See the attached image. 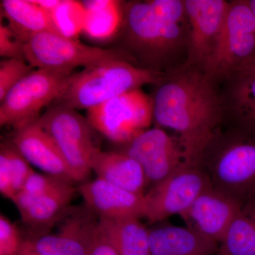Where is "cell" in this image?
<instances>
[{"label":"cell","instance_id":"6da1fadb","mask_svg":"<svg viewBox=\"0 0 255 255\" xmlns=\"http://www.w3.org/2000/svg\"><path fill=\"white\" fill-rule=\"evenodd\" d=\"M209 79L196 72L177 74L153 99V119L179 135L188 164H198L221 121V104Z\"/></svg>","mask_w":255,"mask_h":255},{"label":"cell","instance_id":"7a4b0ae2","mask_svg":"<svg viewBox=\"0 0 255 255\" xmlns=\"http://www.w3.org/2000/svg\"><path fill=\"white\" fill-rule=\"evenodd\" d=\"M184 1H134L124 8L126 44L146 64L157 67L182 41Z\"/></svg>","mask_w":255,"mask_h":255},{"label":"cell","instance_id":"3957f363","mask_svg":"<svg viewBox=\"0 0 255 255\" xmlns=\"http://www.w3.org/2000/svg\"><path fill=\"white\" fill-rule=\"evenodd\" d=\"M160 79L155 70L135 66L126 59L105 62L76 73L55 105L73 110H90Z\"/></svg>","mask_w":255,"mask_h":255},{"label":"cell","instance_id":"277c9868","mask_svg":"<svg viewBox=\"0 0 255 255\" xmlns=\"http://www.w3.org/2000/svg\"><path fill=\"white\" fill-rule=\"evenodd\" d=\"M76 73L39 68L32 70L4 97L0 105V125L14 130L36 122L40 112L63 95Z\"/></svg>","mask_w":255,"mask_h":255},{"label":"cell","instance_id":"5b68a950","mask_svg":"<svg viewBox=\"0 0 255 255\" xmlns=\"http://www.w3.org/2000/svg\"><path fill=\"white\" fill-rule=\"evenodd\" d=\"M37 122L58 146L73 182L85 181L92 170V157L98 148L87 119L73 109L55 105Z\"/></svg>","mask_w":255,"mask_h":255},{"label":"cell","instance_id":"8992f818","mask_svg":"<svg viewBox=\"0 0 255 255\" xmlns=\"http://www.w3.org/2000/svg\"><path fill=\"white\" fill-rule=\"evenodd\" d=\"M153 110V99L136 89L87 110V119L109 140L127 144L148 129Z\"/></svg>","mask_w":255,"mask_h":255},{"label":"cell","instance_id":"52a82bcc","mask_svg":"<svg viewBox=\"0 0 255 255\" xmlns=\"http://www.w3.org/2000/svg\"><path fill=\"white\" fill-rule=\"evenodd\" d=\"M255 57V17L248 1L231 3L217 44L204 65L206 76L239 72Z\"/></svg>","mask_w":255,"mask_h":255},{"label":"cell","instance_id":"ba28073f","mask_svg":"<svg viewBox=\"0 0 255 255\" xmlns=\"http://www.w3.org/2000/svg\"><path fill=\"white\" fill-rule=\"evenodd\" d=\"M25 60L33 68L74 71L111 61L125 59L114 49L87 46L76 39L48 31L32 37L24 43Z\"/></svg>","mask_w":255,"mask_h":255},{"label":"cell","instance_id":"9c48e42d","mask_svg":"<svg viewBox=\"0 0 255 255\" xmlns=\"http://www.w3.org/2000/svg\"><path fill=\"white\" fill-rule=\"evenodd\" d=\"M212 186L209 174L198 164H184L144 194V218L153 224L173 215L181 216Z\"/></svg>","mask_w":255,"mask_h":255},{"label":"cell","instance_id":"30bf717a","mask_svg":"<svg viewBox=\"0 0 255 255\" xmlns=\"http://www.w3.org/2000/svg\"><path fill=\"white\" fill-rule=\"evenodd\" d=\"M100 217L85 204L69 207L46 232L24 241L41 255H89L99 228Z\"/></svg>","mask_w":255,"mask_h":255},{"label":"cell","instance_id":"8fae6325","mask_svg":"<svg viewBox=\"0 0 255 255\" xmlns=\"http://www.w3.org/2000/svg\"><path fill=\"white\" fill-rule=\"evenodd\" d=\"M213 185L243 203L255 192V132L237 137L215 159Z\"/></svg>","mask_w":255,"mask_h":255},{"label":"cell","instance_id":"7c38bea8","mask_svg":"<svg viewBox=\"0 0 255 255\" xmlns=\"http://www.w3.org/2000/svg\"><path fill=\"white\" fill-rule=\"evenodd\" d=\"M123 152L141 165L147 185L152 187L188 164L178 137L159 128L144 130L127 143Z\"/></svg>","mask_w":255,"mask_h":255},{"label":"cell","instance_id":"4fadbf2b","mask_svg":"<svg viewBox=\"0 0 255 255\" xmlns=\"http://www.w3.org/2000/svg\"><path fill=\"white\" fill-rule=\"evenodd\" d=\"M243 202L214 185L196 198L181 217L187 227L220 244Z\"/></svg>","mask_w":255,"mask_h":255},{"label":"cell","instance_id":"5bb4252c","mask_svg":"<svg viewBox=\"0 0 255 255\" xmlns=\"http://www.w3.org/2000/svg\"><path fill=\"white\" fill-rule=\"evenodd\" d=\"M184 4L190 24L191 60L204 67L214 53L231 3L223 0H186Z\"/></svg>","mask_w":255,"mask_h":255},{"label":"cell","instance_id":"9a60e30c","mask_svg":"<svg viewBox=\"0 0 255 255\" xmlns=\"http://www.w3.org/2000/svg\"><path fill=\"white\" fill-rule=\"evenodd\" d=\"M85 204L100 218L144 217V194H135L97 178L78 188Z\"/></svg>","mask_w":255,"mask_h":255},{"label":"cell","instance_id":"2e32d148","mask_svg":"<svg viewBox=\"0 0 255 255\" xmlns=\"http://www.w3.org/2000/svg\"><path fill=\"white\" fill-rule=\"evenodd\" d=\"M11 141L29 164L47 174L74 183L58 146L37 120L15 130Z\"/></svg>","mask_w":255,"mask_h":255},{"label":"cell","instance_id":"e0dca14e","mask_svg":"<svg viewBox=\"0 0 255 255\" xmlns=\"http://www.w3.org/2000/svg\"><path fill=\"white\" fill-rule=\"evenodd\" d=\"M92 169L102 179L135 194H145L147 185L141 165L123 151H102L97 148L92 161Z\"/></svg>","mask_w":255,"mask_h":255},{"label":"cell","instance_id":"ac0fdd59","mask_svg":"<svg viewBox=\"0 0 255 255\" xmlns=\"http://www.w3.org/2000/svg\"><path fill=\"white\" fill-rule=\"evenodd\" d=\"M150 255H213L219 244L190 228L164 226L149 229Z\"/></svg>","mask_w":255,"mask_h":255},{"label":"cell","instance_id":"d6986e66","mask_svg":"<svg viewBox=\"0 0 255 255\" xmlns=\"http://www.w3.org/2000/svg\"><path fill=\"white\" fill-rule=\"evenodd\" d=\"M1 13L7 19L9 27L24 43L39 33H58L50 13L33 0H2Z\"/></svg>","mask_w":255,"mask_h":255},{"label":"cell","instance_id":"ffe728a7","mask_svg":"<svg viewBox=\"0 0 255 255\" xmlns=\"http://www.w3.org/2000/svg\"><path fill=\"white\" fill-rule=\"evenodd\" d=\"M99 228L112 242L119 255H150V231L138 218H100Z\"/></svg>","mask_w":255,"mask_h":255},{"label":"cell","instance_id":"44dd1931","mask_svg":"<svg viewBox=\"0 0 255 255\" xmlns=\"http://www.w3.org/2000/svg\"><path fill=\"white\" fill-rule=\"evenodd\" d=\"M72 184L65 183L33 201L31 205L20 213L23 223L33 229L40 230L41 232L36 235L53 227L70 207V202L75 193Z\"/></svg>","mask_w":255,"mask_h":255},{"label":"cell","instance_id":"7402d4cb","mask_svg":"<svg viewBox=\"0 0 255 255\" xmlns=\"http://www.w3.org/2000/svg\"><path fill=\"white\" fill-rule=\"evenodd\" d=\"M85 9L83 33L97 41H107L117 35L123 26L124 8L116 0L82 1Z\"/></svg>","mask_w":255,"mask_h":255},{"label":"cell","instance_id":"603a6c76","mask_svg":"<svg viewBox=\"0 0 255 255\" xmlns=\"http://www.w3.org/2000/svg\"><path fill=\"white\" fill-rule=\"evenodd\" d=\"M217 255H255V197L243 203L220 243Z\"/></svg>","mask_w":255,"mask_h":255},{"label":"cell","instance_id":"cb8c5ba5","mask_svg":"<svg viewBox=\"0 0 255 255\" xmlns=\"http://www.w3.org/2000/svg\"><path fill=\"white\" fill-rule=\"evenodd\" d=\"M233 91L235 110L248 130L255 132V73L238 72Z\"/></svg>","mask_w":255,"mask_h":255},{"label":"cell","instance_id":"d4e9b609","mask_svg":"<svg viewBox=\"0 0 255 255\" xmlns=\"http://www.w3.org/2000/svg\"><path fill=\"white\" fill-rule=\"evenodd\" d=\"M50 15L57 31L62 36L75 39L83 33L85 9L82 1L61 0Z\"/></svg>","mask_w":255,"mask_h":255},{"label":"cell","instance_id":"484cf974","mask_svg":"<svg viewBox=\"0 0 255 255\" xmlns=\"http://www.w3.org/2000/svg\"><path fill=\"white\" fill-rule=\"evenodd\" d=\"M65 183L69 182L49 174H38L33 172L26 179L22 189L18 193L14 204L21 213L38 198L48 194Z\"/></svg>","mask_w":255,"mask_h":255},{"label":"cell","instance_id":"4316f807","mask_svg":"<svg viewBox=\"0 0 255 255\" xmlns=\"http://www.w3.org/2000/svg\"><path fill=\"white\" fill-rule=\"evenodd\" d=\"M0 162L4 164L9 171L16 196L22 189L26 179L34 171L11 141L1 143Z\"/></svg>","mask_w":255,"mask_h":255},{"label":"cell","instance_id":"83f0119b","mask_svg":"<svg viewBox=\"0 0 255 255\" xmlns=\"http://www.w3.org/2000/svg\"><path fill=\"white\" fill-rule=\"evenodd\" d=\"M26 60L10 58L0 62V102L8 92L32 71Z\"/></svg>","mask_w":255,"mask_h":255},{"label":"cell","instance_id":"f1b7e54d","mask_svg":"<svg viewBox=\"0 0 255 255\" xmlns=\"http://www.w3.org/2000/svg\"><path fill=\"white\" fill-rule=\"evenodd\" d=\"M0 56L25 60L24 43L6 25L0 24Z\"/></svg>","mask_w":255,"mask_h":255},{"label":"cell","instance_id":"f546056e","mask_svg":"<svg viewBox=\"0 0 255 255\" xmlns=\"http://www.w3.org/2000/svg\"><path fill=\"white\" fill-rule=\"evenodd\" d=\"M22 243L17 228L1 214L0 216V255H14Z\"/></svg>","mask_w":255,"mask_h":255},{"label":"cell","instance_id":"4dcf8cb0","mask_svg":"<svg viewBox=\"0 0 255 255\" xmlns=\"http://www.w3.org/2000/svg\"><path fill=\"white\" fill-rule=\"evenodd\" d=\"M61 0H35V3L41 6L43 9L46 10L48 12H51L55 8L58 6Z\"/></svg>","mask_w":255,"mask_h":255},{"label":"cell","instance_id":"1f68e13d","mask_svg":"<svg viewBox=\"0 0 255 255\" xmlns=\"http://www.w3.org/2000/svg\"><path fill=\"white\" fill-rule=\"evenodd\" d=\"M14 255H41L39 253H36V251L32 250L29 246H28L27 243L24 241H23L22 244L20 247L17 253Z\"/></svg>","mask_w":255,"mask_h":255},{"label":"cell","instance_id":"d6a6232c","mask_svg":"<svg viewBox=\"0 0 255 255\" xmlns=\"http://www.w3.org/2000/svg\"><path fill=\"white\" fill-rule=\"evenodd\" d=\"M242 70L252 72V73H255V57L251 60V62H250L248 64V65H246V67H244V68L242 69L241 70H240V71H242Z\"/></svg>","mask_w":255,"mask_h":255},{"label":"cell","instance_id":"836d02e7","mask_svg":"<svg viewBox=\"0 0 255 255\" xmlns=\"http://www.w3.org/2000/svg\"><path fill=\"white\" fill-rule=\"evenodd\" d=\"M248 1V4H249L250 7L253 11V14H254L255 17V0H250Z\"/></svg>","mask_w":255,"mask_h":255}]
</instances>
